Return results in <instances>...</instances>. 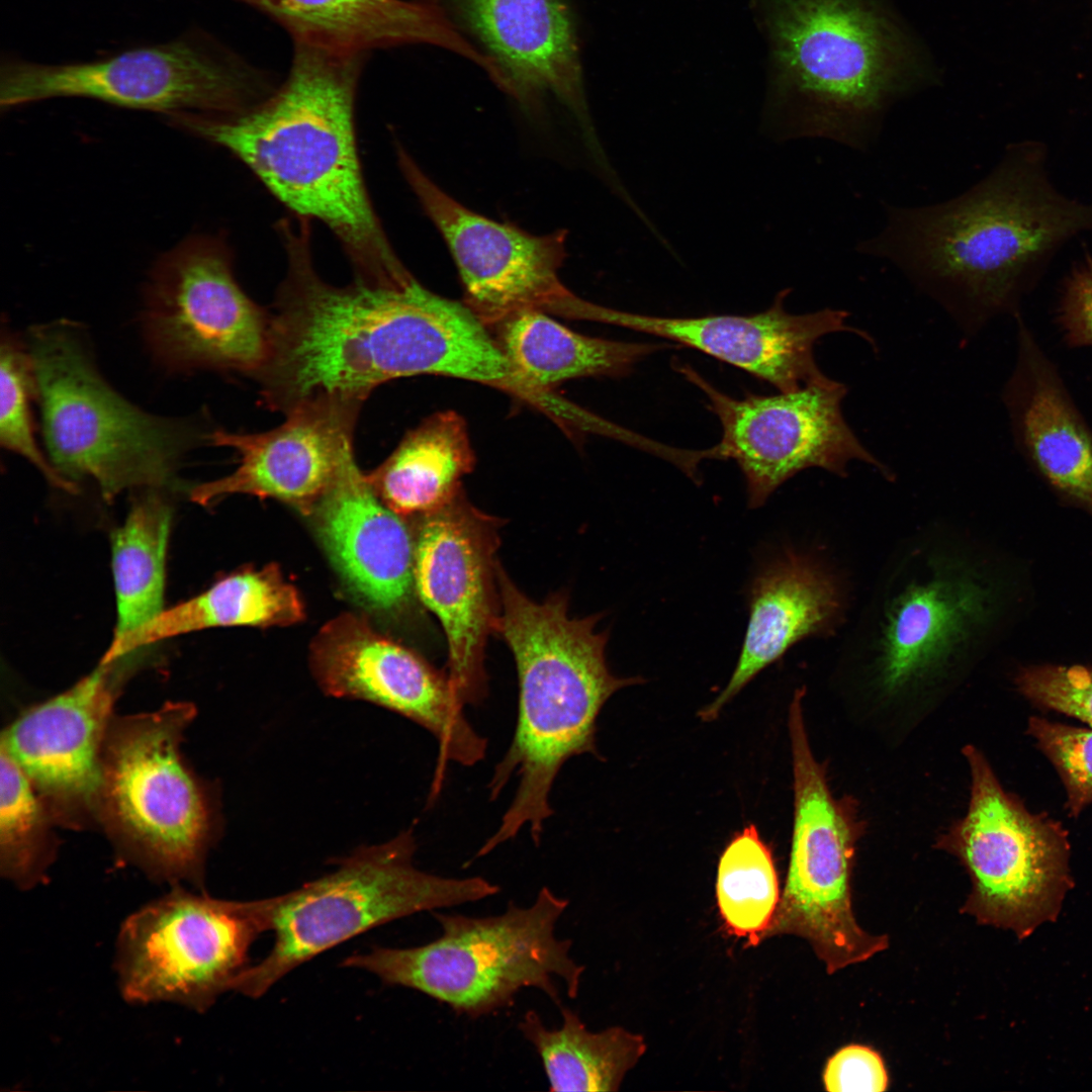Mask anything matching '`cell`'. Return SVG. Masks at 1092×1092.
Instances as JSON below:
<instances>
[{
	"label": "cell",
	"instance_id": "6da1fadb",
	"mask_svg": "<svg viewBox=\"0 0 1092 1092\" xmlns=\"http://www.w3.org/2000/svg\"><path fill=\"white\" fill-rule=\"evenodd\" d=\"M1045 165L1042 144H1013L960 196L888 207L882 232L857 250L891 261L970 328L1016 314L1061 247L1092 233V204L1060 193Z\"/></svg>",
	"mask_w": 1092,
	"mask_h": 1092
},
{
	"label": "cell",
	"instance_id": "7a4b0ae2",
	"mask_svg": "<svg viewBox=\"0 0 1092 1092\" xmlns=\"http://www.w3.org/2000/svg\"><path fill=\"white\" fill-rule=\"evenodd\" d=\"M365 57L294 42L285 80L259 102L169 119L231 152L298 217L325 223L356 278L391 283L410 272L386 238L359 160L355 102Z\"/></svg>",
	"mask_w": 1092,
	"mask_h": 1092
},
{
	"label": "cell",
	"instance_id": "3957f363",
	"mask_svg": "<svg viewBox=\"0 0 1092 1092\" xmlns=\"http://www.w3.org/2000/svg\"><path fill=\"white\" fill-rule=\"evenodd\" d=\"M500 610L495 633L511 649L519 699L513 740L488 783L494 800L513 777L518 788L497 829L478 849L481 857L526 826L538 844L552 816L550 796L563 764L573 756L597 754L599 714L613 694L644 681L613 674L606 659L608 631L597 632L600 614L568 615L564 592L537 603L496 569Z\"/></svg>",
	"mask_w": 1092,
	"mask_h": 1092
},
{
	"label": "cell",
	"instance_id": "277c9868",
	"mask_svg": "<svg viewBox=\"0 0 1092 1092\" xmlns=\"http://www.w3.org/2000/svg\"><path fill=\"white\" fill-rule=\"evenodd\" d=\"M779 138L864 150L890 105L931 81L917 43L882 0H763Z\"/></svg>",
	"mask_w": 1092,
	"mask_h": 1092
},
{
	"label": "cell",
	"instance_id": "5b68a950",
	"mask_svg": "<svg viewBox=\"0 0 1092 1092\" xmlns=\"http://www.w3.org/2000/svg\"><path fill=\"white\" fill-rule=\"evenodd\" d=\"M568 903L543 887L530 906L511 903L497 915L433 911L442 930L436 939L413 947H373L348 957L342 966L417 990L471 1018L510 1006L525 988L538 989L560 1007L556 980L574 999L584 971L570 953L572 941L555 934Z\"/></svg>",
	"mask_w": 1092,
	"mask_h": 1092
},
{
	"label": "cell",
	"instance_id": "8992f818",
	"mask_svg": "<svg viewBox=\"0 0 1092 1092\" xmlns=\"http://www.w3.org/2000/svg\"><path fill=\"white\" fill-rule=\"evenodd\" d=\"M29 355L43 438L61 475L91 478L107 500L125 489L173 482L178 461L193 445L185 423L145 413L120 396L73 326L35 328Z\"/></svg>",
	"mask_w": 1092,
	"mask_h": 1092
},
{
	"label": "cell",
	"instance_id": "52a82bcc",
	"mask_svg": "<svg viewBox=\"0 0 1092 1092\" xmlns=\"http://www.w3.org/2000/svg\"><path fill=\"white\" fill-rule=\"evenodd\" d=\"M416 849L407 830L390 841L357 849L334 872L299 889L260 900L274 944L264 960L235 980L232 991L259 998L296 967L371 928L499 892L479 876L451 878L419 870Z\"/></svg>",
	"mask_w": 1092,
	"mask_h": 1092
},
{
	"label": "cell",
	"instance_id": "ba28073f",
	"mask_svg": "<svg viewBox=\"0 0 1092 1092\" xmlns=\"http://www.w3.org/2000/svg\"><path fill=\"white\" fill-rule=\"evenodd\" d=\"M194 714L191 704L168 703L112 717L101 754L98 823L151 878L201 888L211 809L180 751Z\"/></svg>",
	"mask_w": 1092,
	"mask_h": 1092
},
{
	"label": "cell",
	"instance_id": "9c48e42d",
	"mask_svg": "<svg viewBox=\"0 0 1092 1092\" xmlns=\"http://www.w3.org/2000/svg\"><path fill=\"white\" fill-rule=\"evenodd\" d=\"M269 76L203 32L133 48L87 62L2 61V111L61 97L90 98L119 107L232 114L269 95Z\"/></svg>",
	"mask_w": 1092,
	"mask_h": 1092
},
{
	"label": "cell",
	"instance_id": "30bf717a",
	"mask_svg": "<svg viewBox=\"0 0 1092 1092\" xmlns=\"http://www.w3.org/2000/svg\"><path fill=\"white\" fill-rule=\"evenodd\" d=\"M963 752L971 771L968 811L937 847L958 857L969 874L971 892L962 912L1025 939L1057 920L1075 885L1069 832L1007 792L979 749L968 745Z\"/></svg>",
	"mask_w": 1092,
	"mask_h": 1092
},
{
	"label": "cell",
	"instance_id": "8fae6325",
	"mask_svg": "<svg viewBox=\"0 0 1092 1092\" xmlns=\"http://www.w3.org/2000/svg\"><path fill=\"white\" fill-rule=\"evenodd\" d=\"M804 696L805 689H797L789 708L794 823L785 892L772 926L806 938L834 974L883 951L889 941L864 931L854 918L851 873L863 826L857 803L832 796L826 769L813 755Z\"/></svg>",
	"mask_w": 1092,
	"mask_h": 1092
},
{
	"label": "cell",
	"instance_id": "7c38bea8",
	"mask_svg": "<svg viewBox=\"0 0 1092 1092\" xmlns=\"http://www.w3.org/2000/svg\"><path fill=\"white\" fill-rule=\"evenodd\" d=\"M266 931L260 901H230L179 886L121 924L114 968L129 1003L169 1002L207 1011L250 966Z\"/></svg>",
	"mask_w": 1092,
	"mask_h": 1092
},
{
	"label": "cell",
	"instance_id": "4fadbf2b",
	"mask_svg": "<svg viewBox=\"0 0 1092 1092\" xmlns=\"http://www.w3.org/2000/svg\"><path fill=\"white\" fill-rule=\"evenodd\" d=\"M232 259L218 237L193 236L156 262L144 332L168 370L257 371L265 365L271 318L239 286Z\"/></svg>",
	"mask_w": 1092,
	"mask_h": 1092
},
{
	"label": "cell",
	"instance_id": "5bb4252c",
	"mask_svg": "<svg viewBox=\"0 0 1092 1092\" xmlns=\"http://www.w3.org/2000/svg\"><path fill=\"white\" fill-rule=\"evenodd\" d=\"M677 371L702 390L716 415L722 437L721 460H734L746 484L748 506L761 507L798 472L819 467L839 476L860 460L891 478L889 469L857 439L842 414L847 387L821 374L792 391L734 398L693 367Z\"/></svg>",
	"mask_w": 1092,
	"mask_h": 1092
},
{
	"label": "cell",
	"instance_id": "9a60e30c",
	"mask_svg": "<svg viewBox=\"0 0 1092 1092\" xmlns=\"http://www.w3.org/2000/svg\"><path fill=\"white\" fill-rule=\"evenodd\" d=\"M406 182L445 239L465 288V304L486 325L537 309L588 320L592 302L559 279L564 231L536 236L473 212L437 186L397 146Z\"/></svg>",
	"mask_w": 1092,
	"mask_h": 1092
},
{
	"label": "cell",
	"instance_id": "2e32d148",
	"mask_svg": "<svg viewBox=\"0 0 1092 1092\" xmlns=\"http://www.w3.org/2000/svg\"><path fill=\"white\" fill-rule=\"evenodd\" d=\"M309 664L327 695L371 702L432 733L439 747L434 795L449 761L471 766L484 758L487 741L467 720L446 671L364 618L346 613L325 624L310 645Z\"/></svg>",
	"mask_w": 1092,
	"mask_h": 1092
},
{
	"label": "cell",
	"instance_id": "e0dca14e",
	"mask_svg": "<svg viewBox=\"0 0 1092 1092\" xmlns=\"http://www.w3.org/2000/svg\"><path fill=\"white\" fill-rule=\"evenodd\" d=\"M421 518L416 594L445 633L452 687L464 705H477L487 694L485 648L500 610L495 555L502 520L476 509L463 491Z\"/></svg>",
	"mask_w": 1092,
	"mask_h": 1092
},
{
	"label": "cell",
	"instance_id": "ac0fdd59",
	"mask_svg": "<svg viewBox=\"0 0 1092 1092\" xmlns=\"http://www.w3.org/2000/svg\"><path fill=\"white\" fill-rule=\"evenodd\" d=\"M128 662L100 661L2 734L1 747L27 775L56 822L73 828L98 822L102 748Z\"/></svg>",
	"mask_w": 1092,
	"mask_h": 1092
},
{
	"label": "cell",
	"instance_id": "d6986e66",
	"mask_svg": "<svg viewBox=\"0 0 1092 1092\" xmlns=\"http://www.w3.org/2000/svg\"><path fill=\"white\" fill-rule=\"evenodd\" d=\"M449 1L494 64V83L529 112L549 98L559 102L598 152L575 25L565 0Z\"/></svg>",
	"mask_w": 1092,
	"mask_h": 1092
},
{
	"label": "cell",
	"instance_id": "ffe728a7",
	"mask_svg": "<svg viewBox=\"0 0 1092 1092\" xmlns=\"http://www.w3.org/2000/svg\"><path fill=\"white\" fill-rule=\"evenodd\" d=\"M781 291L764 311L751 314L658 316L602 306L599 322L669 340L737 367L779 391H792L822 374L814 345L823 336L863 331L846 325L848 313L824 308L803 314L785 308Z\"/></svg>",
	"mask_w": 1092,
	"mask_h": 1092
},
{
	"label": "cell",
	"instance_id": "44dd1931",
	"mask_svg": "<svg viewBox=\"0 0 1092 1092\" xmlns=\"http://www.w3.org/2000/svg\"><path fill=\"white\" fill-rule=\"evenodd\" d=\"M357 404L307 400L290 408L288 419L274 430L252 435L213 432L211 443L236 450L240 465L228 476L194 486L191 500L209 506L230 494L247 493L313 514L352 448Z\"/></svg>",
	"mask_w": 1092,
	"mask_h": 1092
},
{
	"label": "cell",
	"instance_id": "7402d4cb",
	"mask_svg": "<svg viewBox=\"0 0 1092 1092\" xmlns=\"http://www.w3.org/2000/svg\"><path fill=\"white\" fill-rule=\"evenodd\" d=\"M318 536L349 587L368 606L396 613L415 589V537L345 454L313 512Z\"/></svg>",
	"mask_w": 1092,
	"mask_h": 1092
},
{
	"label": "cell",
	"instance_id": "603a6c76",
	"mask_svg": "<svg viewBox=\"0 0 1092 1092\" xmlns=\"http://www.w3.org/2000/svg\"><path fill=\"white\" fill-rule=\"evenodd\" d=\"M1015 365L1003 390L1019 452L1063 500L1092 516V430L1021 314Z\"/></svg>",
	"mask_w": 1092,
	"mask_h": 1092
},
{
	"label": "cell",
	"instance_id": "cb8c5ba5",
	"mask_svg": "<svg viewBox=\"0 0 1092 1092\" xmlns=\"http://www.w3.org/2000/svg\"><path fill=\"white\" fill-rule=\"evenodd\" d=\"M747 627L736 666L715 700L699 712L715 720L724 706L793 645L834 630L842 601L834 576L815 558L789 550L754 577Z\"/></svg>",
	"mask_w": 1092,
	"mask_h": 1092
},
{
	"label": "cell",
	"instance_id": "d4e9b609",
	"mask_svg": "<svg viewBox=\"0 0 1092 1092\" xmlns=\"http://www.w3.org/2000/svg\"><path fill=\"white\" fill-rule=\"evenodd\" d=\"M989 589L963 569H941L894 598L879 640L882 681L897 691L965 647L989 615Z\"/></svg>",
	"mask_w": 1092,
	"mask_h": 1092
},
{
	"label": "cell",
	"instance_id": "484cf974",
	"mask_svg": "<svg viewBox=\"0 0 1092 1092\" xmlns=\"http://www.w3.org/2000/svg\"><path fill=\"white\" fill-rule=\"evenodd\" d=\"M281 25L293 42L367 54L425 43L480 64L482 55L437 0H236Z\"/></svg>",
	"mask_w": 1092,
	"mask_h": 1092
},
{
	"label": "cell",
	"instance_id": "4316f807",
	"mask_svg": "<svg viewBox=\"0 0 1092 1092\" xmlns=\"http://www.w3.org/2000/svg\"><path fill=\"white\" fill-rule=\"evenodd\" d=\"M475 465L467 426L453 411L432 415L367 476L379 498L404 517L432 514L462 492Z\"/></svg>",
	"mask_w": 1092,
	"mask_h": 1092
},
{
	"label": "cell",
	"instance_id": "83f0119b",
	"mask_svg": "<svg viewBox=\"0 0 1092 1092\" xmlns=\"http://www.w3.org/2000/svg\"><path fill=\"white\" fill-rule=\"evenodd\" d=\"M497 342L516 370L544 389L589 376H624L666 343L594 338L560 325L537 309L517 311L497 325Z\"/></svg>",
	"mask_w": 1092,
	"mask_h": 1092
},
{
	"label": "cell",
	"instance_id": "f1b7e54d",
	"mask_svg": "<svg viewBox=\"0 0 1092 1092\" xmlns=\"http://www.w3.org/2000/svg\"><path fill=\"white\" fill-rule=\"evenodd\" d=\"M172 510L151 489L112 535L117 622L100 661L132 657L140 633L164 611L165 563Z\"/></svg>",
	"mask_w": 1092,
	"mask_h": 1092
},
{
	"label": "cell",
	"instance_id": "f546056e",
	"mask_svg": "<svg viewBox=\"0 0 1092 1092\" xmlns=\"http://www.w3.org/2000/svg\"><path fill=\"white\" fill-rule=\"evenodd\" d=\"M296 587L276 564L245 569L164 611L138 636L133 653L159 641L213 627L287 626L304 618Z\"/></svg>",
	"mask_w": 1092,
	"mask_h": 1092
},
{
	"label": "cell",
	"instance_id": "4dcf8cb0",
	"mask_svg": "<svg viewBox=\"0 0 1092 1092\" xmlns=\"http://www.w3.org/2000/svg\"><path fill=\"white\" fill-rule=\"evenodd\" d=\"M559 1009L558 1028L546 1026L535 1010H528L518 1024L541 1060L549 1090H618L645 1051L643 1038L617 1026L590 1031L576 1012L563 1005Z\"/></svg>",
	"mask_w": 1092,
	"mask_h": 1092
},
{
	"label": "cell",
	"instance_id": "1f68e13d",
	"mask_svg": "<svg viewBox=\"0 0 1092 1092\" xmlns=\"http://www.w3.org/2000/svg\"><path fill=\"white\" fill-rule=\"evenodd\" d=\"M716 895L729 932L756 944L771 929L780 901L779 879L772 852L754 824L734 834L722 851Z\"/></svg>",
	"mask_w": 1092,
	"mask_h": 1092
},
{
	"label": "cell",
	"instance_id": "d6a6232c",
	"mask_svg": "<svg viewBox=\"0 0 1092 1092\" xmlns=\"http://www.w3.org/2000/svg\"><path fill=\"white\" fill-rule=\"evenodd\" d=\"M0 872L21 890L41 883L56 851L53 817L35 787L1 747Z\"/></svg>",
	"mask_w": 1092,
	"mask_h": 1092
},
{
	"label": "cell",
	"instance_id": "836d02e7",
	"mask_svg": "<svg viewBox=\"0 0 1092 1092\" xmlns=\"http://www.w3.org/2000/svg\"><path fill=\"white\" fill-rule=\"evenodd\" d=\"M0 442L33 464L54 486L75 492L76 485L54 467L39 450L33 434L30 399L35 393L29 353L3 334L0 352Z\"/></svg>",
	"mask_w": 1092,
	"mask_h": 1092
},
{
	"label": "cell",
	"instance_id": "e575fe53",
	"mask_svg": "<svg viewBox=\"0 0 1092 1092\" xmlns=\"http://www.w3.org/2000/svg\"><path fill=\"white\" fill-rule=\"evenodd\" d=\"M1026 732L1059 774L1067 795L1065 809L1077 818L1092 803V727L1031 716Z\"/></svg>",
	"mask_w": 1092,
	"mask_h": 1092
},
{
	"label": "cell",
	"instance_id": "d590c367",
	"mask_svg": "<svg viewBox=\"0 0 1092 1092\" xmlns=\"http://www.w3.org/2000/svg\"><path fill=\"white\" fill-rule=\"evenodd\" d=\"M1014 684L1034 707L1076 718L1092 727V666H1022Z\"/></svg>",
	"mask_w": 1092,
	"mask_h": 1092
},
{
	"label": "cell",
	"instance_id": "8d00e7d4",
	"mask_svg": "<svg viewBox=\"0 0 1092 1092\" xmlns=\"http://www.w3.org/2000/svg\"><path fill=\"white\" fill-rule=\"evenodd\" d=\"M829 1092H881L888 1087V1074L881 1056L872 1049L850 1044L836 1052L823 1073Z\"/></svg>",
	"mask_w": 1092,
	"mask_h": 1092
},
{
	"label": "cell",
	"instance_id": "74e56055",
	"mask_svg": "<svg viewBox=\"0 0 1092 1092\" xmlns=\"http://www.w3.org/2000/svg\"><path fill=\"white\" fill-rule=\"evenodd\" d=\"M1058 324L1071 347H1092V256L1086 255L1063 283Z\"/></svg>",
	"mask_w": 1092,
	"mask_h": 1092
}]
</instances>
